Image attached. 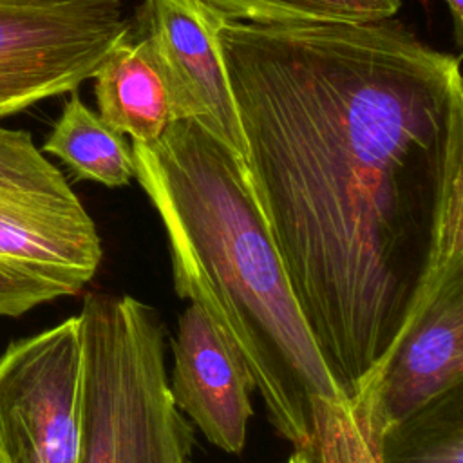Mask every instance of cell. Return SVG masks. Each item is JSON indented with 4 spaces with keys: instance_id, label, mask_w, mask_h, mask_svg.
<instances>
[{
    "instance_id": "6da1fadb",
    "label": "cell",
    "mask_w": 463,
    "mask_h": 463,
    "mask_svg": "<svg viewBox=\"0 0 463 463\" xmlns=\"http://www.w3.org/2000/svg\"><path fill=\"white\" fill-rule=\"evenodd\" d=\"M217 40L259 208L353 400L394 344L441 204L463 184L459 58L394 18L228 20Z\"/></svg>"
},
{
    "instance_id": "7a4b0ae2",
    "label": "cell",
    "mask_w": 463,
    "mask_h": 463,
    "mask_svg": "<svg viewBox=\"0 0 463 463\" xmlns=\"http://www.w3.org/2000/svg\"><path fill=\"white\" fill-rule=\"evenodd\" d=\"M134 177L168 242L174 289L199 306L251 374L275 432L300 449L309 400L345 396L289 286L246 163L192 119L132 141Z\"/></svg>"
},
{
    "instance_id": "3957f363",
    "label": "cell",
    "mask_w": 463,
    "mask_h": 463,
    "mask_svg": "<svg viewBox=\"0 0 463 463\" xmlns=\"http://www.w3.org/2000/svg\"><path fill=\"white\" fill-rule=\"evenodd\" d=\"M76 463H190L194 429L174 403L166 329L130 295L87 293Z\"/></svg>"
},
{
    "instance_id": "277c9868",
    "label": "cell",
    "mask_w": 463,
    "mask_h": 463,
    "mask_svg": "<svg viewBox=\"0 0 463 463\" xmlns=\"http://www.w3.org/2000/svg\"><path fill=\"white\" fill-rule=\"evenodd\" d=\"M96 224L27 130L0 123V317L78 295L101 262Z\"/></svg>"
},
{
    "instance_id": "5b68a950",
    "label": "cell",
    "mask_w": 463,
    "mask_h": 463,
    "mask_svg": "<svg viewBox=\"0 0 463 463\" xmlns=\"http://www.w3.org/2000/svg\"><path fill=\"white\" fill-rule=\"evenodd\" d=\"M463 385V184L443 201L420 286L373 382L353 402L369 441Z\"/></svg>"
},
{
    "instance_id": "8992f818",
    "label": "cell",
    "mask_w": 463,
    "mask_h": 463,
    "mask_svg": "<svg viewBox=\"0 0 463 463\" xmlns=\"http://www.w3.org/2000/svg\"><path fill=\"white\" fill-rule=\"evenodd\" d=\"M128 34L123 0H0V118L76 90Z\"/></svg>"
},
{
    "instance_id": "52a82bcc",
    "label": "cell",
    "mask_w": 463,
    "mask_h": 463,
    "mask_svg": "<svg viewBox=\"0 0 463 463\" xmlns=\"http://www.w3.org/2000/svg\"><path fill=\"white\" fill-rule=\"evenodd\" d=\"M80 374L78 315L7 345L0 356L2 463H76Z\"/></svg>"
},
{
    "instance_id": "ba28073f",
    "label": "cell",
    "mask_w": 463,
    "mask_h": 463,
    "mask_svg": "<svg viewBox=\"0 0 463 463\" xmlns=\"http://www.w3.org/2000/svg\"><path fill=\"white\" fill-rule=\"evenodd\" d=\"M141 22L165 81L172 121L199 123L244 159V137L217 40L228 20L201 0H145Z\"/></svg>"
},
{
    "instance_id": "9c48e42d",
    "label": "cell",
    "mask_w": 463,
    "mask_h": 463,
    "mask_svg": "<svg viewBox=\"0 0 463 463\" xmlns=\"http://www.w3.org/2000/svg\"><path fill=\"white\" fill-rule=\"evenodd\" d=\"M172 353L168 385L177 409L212 445L241 454L253 416L255 385L235 347L199 306L188 304L179 317Z\"/></svg>"
},
{
    "instance_id": "30bf717a",
    "label": "cell",
    "mask_w": 463,
    "mask_h": 463,
    "mask_svg": "<svg viewBox=\"0 0 463 463\" xmlns=\"http://www.w3.org/2000/svg\"><path fill=\"white\" fill-rule=\"evenodd\" d=\"M99 118L136 143H154L172 123L168 94L145 36L119 40L94 72Z\"/></svg>"
},
{
    "instance_id": "8fae6325",
    "label": "cell",
    "mask_w": 463,
    "mask_h": 463,
    "mask_svg": "<svg viewBox=\"0 0 463 463\" xmlns=\"http://www.w3.org/2000/svg\"><path fill=\"white\" fill-rule=\"evenodd\" d=\"M42 152L61 159L76 179L109 188L125 186L134 177V159L127 141L92 112L76 90L65 101Z\"/></svg>"
},
{
    "instance_id": "7c38bea8",
    "label": "cell",
    "mask_w": 463,
    "mask_h": 463,
    "mask_svg": "<svg viewBox=\"0 0 463 463\" xmlns=\"http://www.w3.org/2000/svg\"><path fill=\"white\" fill-rule=\"evenodd\" d=\"M380 463H463V385L382 432Z\"/></svg>"
},
{
    "instance_id": "4fadbf2b",
    "label": "cell",
    "mask_w": 463,
    "mask_h": 463,
    "mask_svg": "<svg viewBox=\"0 0 463 463\" xmlns=\"http://www.w3.org/2000/svg\"><path fill=\"white\" fill-rule=\"evenodd\" d=\"M226 20L250 24L376 22L392 18L402 0H201Z\"/></svg>"
},
{
    "instance_id": "5bb4252c",
    "label": "cell",
    "mask_w": 463,
    "mask_h": 463,
    "mask_svg": "<svg viewBox=\"0 0 463 463\" xmlns=\"http://www.w3.org/2000/svg\"><path fill=\"white\" fill-rule=\"evenodd\" d=\"M300 450L306 463H380L347 396L309 400V434Z\"/></svg>"
},
{
    "instance_id": "9a60e30c",
    "label": "cell",
    "mask_w": 463,
    "mask_h": 463,
    "mask_svg": "<svg viewBox=\"0 0 463 463\" xmlns=\"http://www.w3.org/2000/svg\"><path fill=\"white\" fill-rule=\"evenodd\" d=\"M445 2L452 16L456 43L461 47L463 45V0H445Z\"/></svg>"
},
{
    "instance_id": "2e32d148",
    "label": "cell",
    "mask_w": 463,
    "mask_h": 463,
    "mask_svg": "<svg viewBox=\"0 0 463 463\" xmlns=\"http://www.w3.org/2000/svg\"><path fill=\"white\" fill-rule=\"evenodd\" d=\"M286 463H306V456L300 449H295V452L291 454V458Z\"/></svg>"
},
{
    "instance_id": "e0dca14e",
    "label": "cell",
    "mask_w": 463,
    "mask_h": 463,
    "mask_svg": "<svg viewBox=\"0 0 463 463\" xmlns=\"http://www.w3.org/2000/svg\"><path fill=\"white\" fill-rule=\"evenodd\" d=\"M0 463H2V459H0Z\"/></svg>"
}]
</instances>
